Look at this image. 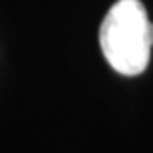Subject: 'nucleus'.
Listing matches in <instances>:
<instances>
[{
  "instance_id": "f257e3e1",
  "label": "nucleus",
  "mask_w": 153,
  "mask_h": 153,
  "mask_svg": "<svg viewBox=\"0 0 153 153\" xmlns=\"http://www.w3.org/2000/svg\"><path fill=\"white\" fill-rule=\"evenodd\" d=\"M100 46L121 76H139L151 60L153 24L139 0H117L100 26Z\"/></svg>"
}]
</instances>
